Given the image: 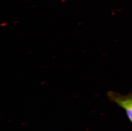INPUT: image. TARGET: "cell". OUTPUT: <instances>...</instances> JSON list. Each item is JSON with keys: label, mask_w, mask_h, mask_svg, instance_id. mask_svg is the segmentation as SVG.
Listing matches in <instances>:
<instances>
[{"label": "cell", "mask_w": 132, "mask_h": 131, "mask_svg": "<svg viewBox=\"0 0 132 131\" xmlns=\"http://www.w3.org/2000/svg\"><path fill=\"white\" fill-rule=\"evenodd\" d=\"M107 95L111 101L116 103L125 111L127 116L132 123V94L123 95L110 91L107 92Z\"/></svg>", "instance_id": "obj_1"}]
</instances>
